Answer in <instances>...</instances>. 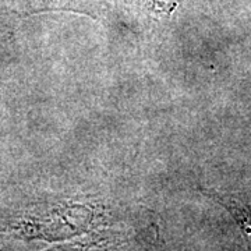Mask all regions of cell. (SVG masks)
Returning <instances> with one entry per match:
<instances>
[{"label":"cell","instance_id":"cell-1","mask_svg":"<svg viewBox=\"0 0 251 251\" xmlns=\"http://www.w3.org/2000/svg\"><path fill=\"white\" fill-rule=\"evenodd\" d=\"M240 218H242V222L247 227H249V232L251 234V205L249 208H246V209H240Z\"/></svg>","mask_w":251,"mask_h":251}]
</instances>
